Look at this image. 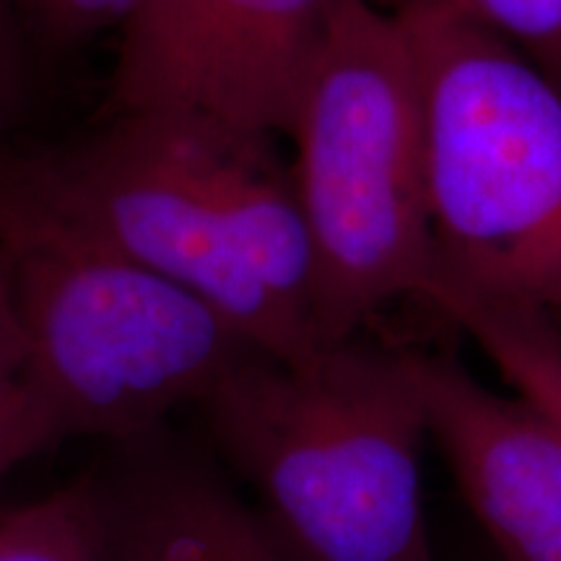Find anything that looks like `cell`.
<instances>
[{"instance_id":"1","label":"cell","mask_w":561,"mask_h":561,"mask_svg":"<svg viewBox=\"0 0 561 561\" xmlns=\"http://www.w3.org/2000/svg\"><path fill=\"white\" fill-rule=\"evenodd\" d=\"M0 268L21 380L55 439L157 432L261 351L198 294L68 219L16 164L0 167Z\"/></svg>"},{"instance_id":"2","label":"cell","mask_w":561,"mask_h":561,"mask_svg":"<svg viewBox=\"0 0 561 561\" xmlns=\"http://www.w3.org/2000/svg\"><path fill=\"white\" fill-rule=\"evenodd\" d=\"M257 504L318 561H437L430 437L409 351L359 335L286 364L255 351L195 405Z\"/></svg>"},{"instance_id":"3","label":"cell","mask_w":561,"mask_h":561,"mask_svg":"<svg viewBox=\"0 0 561 561\" xmlns=\"http://www.w3.org/2000/svg\"><path fill=\"white\" fill-rule=\"evenodd\" d=\"M286 136L314 252L320 348L351 341L392 301L419 297L434 244L426 125L403 24L346 0L301 79Z\"/></svg>"},{"instance_id":"4","label":"cell","mask_w":561,"mask_h":561,"mask_svg":"<svg viewBox=\"0 0 561 561\" xmlns=\"http://www.w3.org/2000/svg\"><path fill=\"white\" fill-rule=\"evenodd\" d=\"M416 58L437 261L561 320V91L445 0H398Z\"/></svg>"},{"instance_id":"5","label":"cell","mask_w":561,"mask_h":561,"mask_svg":"<svg viewBox=\"0 0 561 561\" xmlns=\"http://www.w3.org/2000/svg\"><path fill=\"white\" fill-rule=\"evenodd\" d=\"M16 170L68 219L198 294L273 359L299 364L320 351L231 248L180 112L110 115L94 136L21 159Z\"/></svg>"},{"instance_id":"6","label":"cell","mask_w":561,"mask_h":561,"mask_svg":"<svg viewBox=\"0 0 561 561\" xmlns=\"http://www.w3.org/2000/svg\"><path fill=\"white\" fill-rule=\"evenodd\" d=\"M346 0H144L121 26L110 115L182 112L286 136L301 79Z\"/></svg>"},{"instance_id":"7","label":"cell","mask_w":561,"mask_h":561,"mask_svg":"<svg viewBox=\"0 0 561 561\" xmlns=\"http://www.w3.org/2000/svg\"><path fill=\"white\" fill-rule=\"evenodd\" d=\"M426 430L507 561H561V426L450 356L409 351Z\"/></svg>"},{"instance_id":"8","label":"cell","mask_w":561,"mask_h":561,"mask_svg":"<svg viewBox=\"0 0 561 561\" xmlns=\"http://www.w3.org/2000/svg\"><path fill=\"white\" fill-rule=\"evenodd\" d=\"M102 561H318L210 462L161 432L87 476Z\"/></svg>"},{"instance_id":"9","label":"cell","mask_w":561,"mask_h":561,"mask_svg":"<svg viewBox=\"0 0 561 561\" xmlns=\"http://www.w3.org/2000/svg\"><path fill=\"white\" fill-rule=\"evenodd\" d=\"M419 299L458 325L517 396L561 426V331L551 314L481 289L437 257Z\"/></svg>"},{"instance_id":"10","label":"cell","mask_w":561,"mask_h":561,"mask_svg":"<svg viewBox=\"0 0 561 561\" xmlns=\"http://www.w3.org/2000/svg\"><path fill=\"white\" fill-rule=\"evenodd\" d=\"M0 561H102L87 479L0 507Z\"/></svg>"},{"instance_id":"11","label":"cell","mask_w":561,"mask_h":561,"mask_svg":"<svg viewBox=\"0 0 561 561\" xmlns=\"http://www.w3.org/2000/svg\"><path fill=\"white\" fill-rule=\"evenodd\" d=\"M507 42L561 91V0H445Z\"/></svg>"},{"instance_id":"12","label":"cell","mask_w":561,"mask_h":561,"mask_svg":"<svg viewBox=\"0 0 561 561\" xmlns=\"http://www.w3.org/2000/svg\"><path fill=\"white\" fill-rule=\"evenodd\" d=\"M19 24L66 45L102 30H121L144 0H5Z\"/></svg>"},{"instance_id":"13","label":"cell","mask_w":561,"mask_h":561,"mask_svg":"<svg viewBox=\"0 0 561 561\" xmlns=\"http://www.w3.org/2000/svg\"><path fill=\"white\" fill-rule=\"evenodd\" d=\"M53 442L58 439L50 421L21 380L19 388L11 390L0 403V479Z\"/></svg>"},{"instance_id":"14","label":"cell","mask_w":561,"mask_h":561,"mask_svg":"<svg viewBox=\"0 0 561 561\" xmlns=\"http://www.w3.org/2000/svg\"><path fill=\"white\" fill-rule=\"evenodd\" d=\"M19 19L5 0H0V133L16 115L24 87V68H21Z\"/></svg>"},{"instance_id":"15","label":"cell","mask_w":561,"mask_h":561,"mask_svg":"<svg viewBox=\"0 0 561 561\" xmlns=\"http://www.w3.org/2000/svg\"><path fill=\"white\" fill-rule=\"evenodd\" d=\"M21 377H24V343L5 299V286L0 284V403L11 390L19 388Z\"/></svg>"},{"instance_id":"16","label":"cell","mask_w":561,"mask_h":561,"mask_svg":"<svg viewBox=\"0 0 561 561\" xmlns=\"http://www.w3.org/2000/svg\"><path fill=\"white\" fill-rule=\"evenodd\" d=\"M0 284H3V268H0Z\"/></svg>"}]
</instances>
